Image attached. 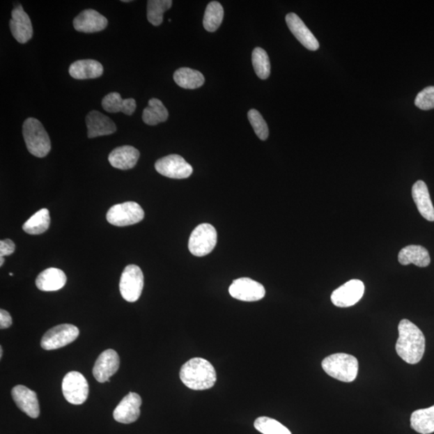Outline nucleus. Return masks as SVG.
<instances>
[{"instance_id":"1","label":"nucleus","mask_w":434,"mask_h":434,"mask_svg":"<svg viewBox=\"0 0 434 434\" xmlns=\"http://www.w3.org/2000/svg\"><path fill=\"white\" fill-rule=\"evenodd\" d=\"M398 332L399 338L396 343L397 355L408 364L419 363L426 351L424 334L408 320L400 322Z\"/></svg>"},{"instance_id":"2","label":"nucleus","mask_w":434,"mask_h":434,"mask_svg":"<svg viewBox=\"0 0 434 434\" xmlns=\"http://www.w3.org/2000/svg\"><path fill=\"white\" fill-rule=\"evenodd\" d=\"M180 378L192 390H207L217 382V373L210 362L203 358H193L182 366Z\"/></svg>"},{"instance_id":"3","label":"nucleus","mask_w":434,"mask_h":434,"mask_svg":"<svg viewBox=\"0 0 434 434\" xmlns=\"http://www.w3.org/2000/svg\"><path fill=\"white\" fill-rule=\"evenodd\" d=\"M322 367L327 375L343 382H352L357 378L359 363L352 355L337 353L323 359Z\"/></svg>"},{"instance_id":"4","label":"nucleus","mask_w":434,"mask_h":434,"mask_svg":"<svg viewBox=\"0 0 434 434\" xmlns=\"http://www.w3.org/2000/svg\"><path fill=\"white\" fill-rule=\"evenodd\" d=\"M23 135L29 153L44 158L51 150V141L44 125L38 119L29 118L23 124Z\"/></svg>"},{"instance_id":"5","label":"nucleus","mask_w":434,"mask_h":434,"mask_svg":"<svg viewBox=\"0 0 434 434\" xmlns=\"http://www.w3.org/2000/svg\"><path fill=\"white\" fill-rule=\"evenodd\" d=\"M217 243V233L210 224H201L191 234L188 249L196 257H203L212 252Z\"/></svg>"},{"instance_id":"6","label":"nucleus","mask_w":434,"mask_h":434,"mask_svg":"<svg viewBox=\"0 0 434 434\" xmlns=\"http://www.w3.org/2000/svg\"><path fill=\"white\" fill-rule=\"evenodd\" d=\"M144 215V211L139 203L125 202L109 208L107 219L113 226L124 227L142 222Z\"/></svg>"},{"instance_id":"7","label":"nucleus","mask_w":434,"mask_h":434,"mask_svg":"<svg viewBox=\"0 0 434 434\" xmlns=\"http://www.w3.org/2000/svg\"><path fill=\"white\" fill-rule=\"evenodd\" d=\"M144 286L143 271L135 265H130L123 272L119 289L125 301L134 302L142 295Z\"/></svg>"},{"instance_id":"8","label":"nucleus","mask_w":434,"mask_h":434,"mask_svg":"<svg viewBox=\"0 0 434 434\" xmlns=\"http://www.w3.org/2000/svg\"><path fill=\"white\" fill-rule=\"evenodd\" d=\"M62 392L65 400L72 405L85 403L88 396V385L85 376L78 372L67 373L62 381Z\"/></svg>"},{"instance_id":"9","label":"nucleus","mask_w":434,"mask_h":434,"mask_svg":"<svg viewBox=\"0 0 434 434\" xmlns=\"http://www.w3.org/2000/svg\"><path fill=\"white\" fill-rule=\"evenodd\" d=\"M79 330L71 324H61L52 327L41 339V347L47 351L59 349L76 341Z\"/></svg>"},{"instance_id":"10","label":"nucleus","mask_w":434,"mask_h":434,"mask_svg":"<svg viewBox=\"0 0 434 434\" xmlns=\"http://www.w3.org/2000/svg\"><path fill=\"white\" fill-rule=\"evenodd\" d=\"M155 169L162 176L171 179H187L193 172L192 166L179 155H170L156 162Z\"/></svg>"},{"instance_id":"11","label":"nucleus","mask_w":434,"mask_h":434,"mask_svg":"<svg viewBox=\"0 0 434 434\" xmlns=\"http://www.w3.org/2000/svg\"><path fill=\"white\" fill-rule=\"evenodd\" d=\"M364 290L363 281L350 280L332 293L331 300L333 304L338 307H352L362 299Z\"/></svg>"},{"instance_id":"12","label":"nucleus","mask_w":434,"mask_h":434,"mask_svg":"<svg viewBox=\"0 0 434 434\" xmlns=\"http://www.w3.org/2000/svg\"><path fill=\"white\" fill-rule=\"evenodd\" d=\"M228 291L234 299L244 302L259 301L263 300L265 295L264 286L249 278L234 280Z\"/></svg>"},{"instance_id":"13","label":"nucleus","mask_w":434,"mask_h":434,"mask_svg":"<svg viewBox=\"0 0 434 434\" xmlns=\"http://www.w3.org/2000/svg\"><path fill=\"white\" fill-rule=\"evenodd\" d=\"M10 29L14 38L20 44H25L33 36V28L29 15L24 12L22 5L19 4L12 12Z\"/></svg>"},{"instance_id":"14","label":"nucleus","mask_w":434,"mask_h":434,"mask_svg":"<svg viewBox=\"0 0 434 434\" xmlns=\"http://www.w3.org/2000/svg\"><path fill=\"white\" fill-rule=\"evenodd\" d=\"M142 405L141 396L135 393H130L123 397L114 411V420L122 424H132L140 416V406Z\"/></svg>"},{"instance_id":"15","label":"nucleus","mask_w":434,"mask_h":434,"mask_svg":"<svg viewBox=\"0 0 434 434\" xmlns=\"http://www.w3.org/2000/svg\"><path fill=\"white\" fill-rule=\"evenodd\" d=\"M119 365L118 353L113 349H108L99 355L93 369V376L98 382H109V378L118 372Z\"/></svg>"},{"instance_id":"16","label":"nucleus","mask_w":434,"mask_h":434,"mask_svg":"<svg viewBox=\"0 0 434 434\" xmlns=\"http://www.w3.org/2000/svg\"><path fill=\"white\" fill-rule=\"evenodd\" d=\"M107 25V19L93 9L84 10L73 20V27L85 33H98L106 29Z\"/></svg>"},{"instance_id":"17","label":"nucleus","mask_w":434,"mask_h":434,"mask_svg":"<svg viewBox=\"0 0 434 434\" xmlns=\"http://www.w3.org/2000/svg\"><path fill=\"white\" fill-rule=\"evenodd\" d=\"M12 396L21 411L31 418L39 417V401L34 391L24 385H17L13 389Z\"/></svg>"},{"instance_id":"18","label":"nucleus","mask_w":434,"mask_h":434,"mask_svg":"<svg viewBox=\"0 0 434 434\" xmlns=\"http://www.w3.org/2000/svg\"><path fill=\"white\" fill-rule=\"evenodd\" d=\"M286 21L293 35L306 49L316 51L320 48V43H318L316 36L295 13L287 15Z\"/></svg>"},{"instance_id":"19","label":"nucleus","mask_w":434,"mask_h":434,"mask_svg":"<svg viewBox=\"0 0 434 434\" xmlns=\"http://www.w3.org/2000/svg\"><path fill=\"white\" fill-rule=\"evenodd\" d=\"M88 137L90 139L109 135L116 132V125L106 115L93 111L86 116V119Z\"/></svg>"},{"instance_id":"20","label":"nucleus","mask_w":434,"mask_h":434,"mask_svg":"<svg viewBox=\"0 0 434 434\" xmlns=\"http://www.w3.org/2000/svg\"><path fill=\"white\" fill-rule=\"evenodd\" d=\"M139 151L132 146L115 148L109 155V164L120 170L132 169L138 163Z\"/></svg>"},{"instance_id":"21","label":"nucleus","mask_w":434,"mask_h":434,"mask_svg":"<svg viewBox=\"0 0 434 434\" xmlns=\"http://www.w3.org/2000/svg\"><path fill=\"white\" fill-rule=\"evenodd\" d=\"M412 195L421 215L428 222H434V207L426 183L416 182L412 188Z\"/></svg>"},{"instance_id":"22","label":"nucleus","mask_w":434,"mask_h":434,"mask_svg":"<svg viewBox=\"0 0 434 434\" xmlns=\"http://www.w3.org/2000/svg\"><path fill=\"white\" fill-rule=\"evenodd\" d=\"M104 69L100 62L95 60L77 61L70 67V75L77 80L94 79L102 75Z\"/></svg>"},{"instance_id":"23","label":"nucleus","mask_w":434,"mask_h":434,"mask_svg":"<svg viewBox=\"0 0 434 434\" xmlns=\"http://www.w3.org/2000/svg\"><path fill=\"white\" fill-rule=\"evenodd\" d=\"M66 275L61 270L49 268L41 273L36 280V285L42 291H56L66 284Z\"/></svg>"},{"instance_id":"24","label":"nucleus","mask_w":434,"mask_h":434,"mask_svg":"<svg viewBox=\"0 0 434 434\" xmlns=\"http://www.w3.org/2000/svg\"><path fill=\"white\" fill-rule=\"evenodd\" d=\"M401 265L414 264L419 268H426L431 264V256L428 250L421 245H409L402 249L398 255Z\"/></svg>"},{"instance_id":"25","label":"nucleus","mask_w":434,"mask_h":434,"mask_svg":"<svg viewBox=\"0 0 434 434\" xmlns=\"http://www.w3.org/2000/svg\"><path fill=\"white\" fill-rule=\"evenodd\" d=\"M102 106L104 111L108 113L123 112L127 115H132L137 107L134 99H123L121 95L116 92L107 94L102 99Z\"/></svg>"},{"instance_id":"26","label":"nucleus","mask_w":434,"mask_h":434,"mask_svg":"<svg viewBox=\"0 0 434 434\" xmlns=\"http://www.w3.org/2000/svg\"><path fill=\"white\" fill-rule=\"evenodd\" d=\"M174 81L181 88L187 90H195L205 84V77L200 71L190 68H180L174 73Z\"/></svg>"},{"instance_id":"27","label":"nucleus","mask_w":434,"mask_h":434,"mask_svg":"<svg viewBox=\"0 0 434 434\" xmlns=\"http://www.w3.org/2000/svg\"><path fill=\"white\" fill-rule=\"evenodd\" d=\"M410 422L411 427L417 433L421 434L434 433V405L412 412Z\"/></svg>"},{"instance_id":"28","label":"nucleus","mask_w":434,"mask_h":434,"mask_svg":"<svg viewBox=\"0 0 434 434\" xmlns=\"http://www.w3.org/2000/svg\"><path fill=\"white\" fill-rule=\"evenodd\" d=\"M169 115V111L163 102L159 99L151 98L148 102V107L144 109L143 120L146 124L155 125L166 122Z\"/></svg>"},{"instance_id":"29","label":"nucleus","mask_w":434,"mask_h":434,"mask_svg":"<svg viewBox=\"0 0 434 434\" xmlns=\"http://www.w3.org/2000/svg\"><path fill=\"white\" fill-rule=\"evenodd\" d=\"M49 226V211L47 208H42L24 224L23 229L30 235H40L47 231Z\"/></svg>"},{"instance_id":"30","label":"nucleus","mask_w":434,"mask_h":434,"mask_svg":"<svg viewBox=\"0 0 434 434\" xmlns=\"http://www.w3.org/2000/svg\"><path fill=\"white\" fill-rule=\"evenodd\" d=\"M224 19V8L222 5L217 1L208 4L205 15H203V27L210 33L217 31L221 26Z\"/></svg>"},{"instance_id":"31","label":"nucleus","mask_w":434,"mask_h":434,"mask_svg":"<svg viewBox=\"0 0 434 434\" xmlns=\"http://www.w3.org/2000/svg\"><path fill=\"white\" fill-rule=\"evenodd\" d=\"M172 6L171 0H149L148 2V20L154 26L163 23L164 14Z\"/></svg>"},{"instance_id":"32","label":"nucleus","mask_w":434,"mask_h":434,"mask_svg":"<svg viewBox=\"0 0 434 434\" xmlns=\"http://www.w3.org/2000/svg\"><path fill=\"white\" fill-rule=\"evenodd\" d=\"M252 62L256 75L261 79H268L270 75V61L268 52L261 48L254 49Z\"/></svg>"},{"instance_id":"33","label":"nucleus","mask_w":434,"mask_h":434,"mask_svg":"<svg viewBox=\"0 0 434 434\" xmlns=\"http://www.w3.org/2000/svg\"><path fill=\"white\" fill-rule=\"evenodd\" d=\"M256 430L263 434H292L280 422L268 417H258L254 422Z\"/></svg>"},{"instance_id":"34","label":"nucleus","mask_w":434,"mask_h":434,"mask_svg":"<svg viewBox=\"0 0 434 434\" xmlns=\"http://www.w3.org/2000/svg\"><path fill=\"white\" fill-rule=\"evenodd\" d=\"M249 121L254 128V132L261 140H266L269 137V128L263 116L257 111L252 109L248 113Z\"/></svg>"},{"instance_id":"35","label":"nucleus","mask_w":434,"mask_h":434,"mask_svg":"<svg viewBox=\"0 0 434 434\" xmlns=\"http://www.w3.org/2000/svg\"><path fill=\"white\" fill-rule=\"evenodd\" d=\"M415 104L423 111L434 109V86H428L417 94Z\"/></svg>"},{"instance_id":"36","label":"nucleus","mask_w":434,"mask_h":434,"mask_svg":"<svg viewBox=\"0 0 434 434\" xmlns=\"http://www.w3.org/2000/svg\"><path fill=\"white\" fill-rule=\"evenodd\" d=\"M15 245L13 240L9 239L3 240L0 242V257L9 256L15 252Z\"/></svg>"},{"instance_id":"37","label":"nucleus","mask_w":434,"mask_h":434,"mask_svg":"<svg viewBox=\"0 0 434 434\" xmlns=\"http://www.w3.org/2000/svg\"><path fill=\"white\" fill-rule=\"evenodd\" d=\"M13 320L12 317H10V313L1 309L0 311V328L6 329L12 326Z\"/></svg>"},{"instance_id":"38","label":"nucleus","mask_w":434,"mask_h":434,"mask_svg":"<svg viewBox=\"0 0 434 434\" xmlns=\"http://www.w3.org/2000/svg\"><path fill=\"white\" fill-rule=\"evenodd\" d=\"M4 263V259L3 257H0V265H3Z\"/></svg>"},{"instance_id":"39","label":"nucleus","mask_w":434,"mask_h":434,"mask_svg":"<svg viewBox=\"0 0 434 434\" xmlns=\"http://www.w3.org/2000/svg\"><path fill=\"white\" fill-rule=\"evenodd\" d=\"M2 357H3V348L1 347L0 348V357L2 358Z\"/></svg>"},{"instance_id":"40","label":"nucleus","mask_w":434,"mask_h":434,"mask_svg":"<svg viewBox=\"0 0 434 434\" xmlns=\"http://www.w3.org/2000/svg\"><path fill=\"white\" fill-rule=\"evenodd\" d=\"M123 2H124V3H130V2H132V1H130V0H123Z\"/></svg>"}]
</instances>
